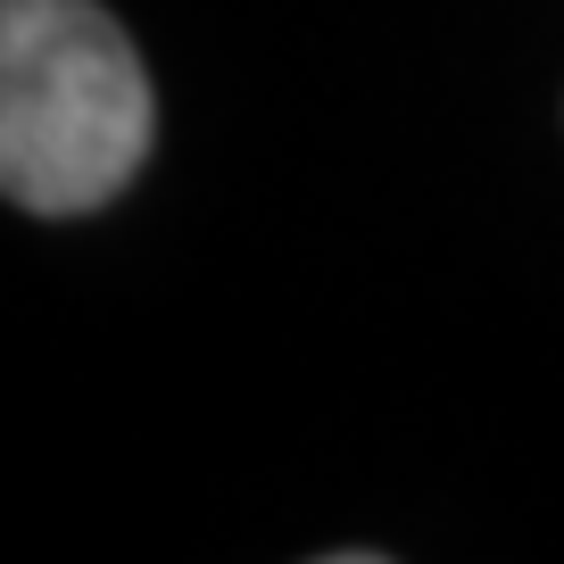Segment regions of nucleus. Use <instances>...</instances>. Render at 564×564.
<instances>
[{
	"mask_svg": "<svg viewBox=\"0 0 564 564\" xmlns=\"http://www.w3.org/2000/svg\"><path fill=\"white\" fill-rule=\"evenodd\" d=\"M159 100L100 0H0V192L91 216L141 175Z\"/></svg>",
	"mask_w": 564,
	"mask_h": 564,
	"instance_id": "1",
	"label": "nucleus"
}]
</instances>
